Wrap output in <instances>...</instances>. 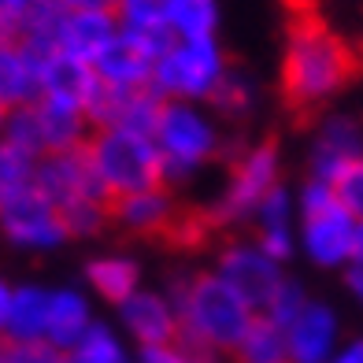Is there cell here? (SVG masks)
I'll use <instances>...</instances> for the list:
<instances>
[{
    "label": "cell",
    "instance_id": "obj_1",
    "mask_svg": "<svg viewBox=\"0 0 363 363\" xmlns=\"http://www.w3.org/2000/svg\"><path fill=\"white\" fill-rule=\"evenodd\" d=\"M359 74L356 48L337 38L326 23H319L311 11H301L286 34L282 52V104L296 123H308L334 101V96Z\"/></svg>",
    "mask_w": 363,
    "mask_h": 363
},
{
    "label": "cell",
    "instance_id": "obj_2",
    "mask_svg": "<svg viewBox=\"0 0 363 363\" xmlns=\"http://www.w3.org/2000/svg\"><path fill=\"white\" fill-rule=\"evenodd\" d=\"M178 311V341L189 345L196 356L216 359L230 356L245 337L256 311L230 289L216 271L204 274H171L167 289Z\"/></svg>",
    "mask_w": 363,
    "mask_h": 363
},
{
    "label": "cell",
    "instance_id": "obj_3",
    "mask_svg": "<svg viewBox=\"0 0 363 363\" xmlns=\"http://www.w3.org/2000/svg\"><path fill=\"white\" fill-rule=\"evenodd\" d=\"M89 163L108 196H130V193H145V189H160L167 186V167L152 138L145 134H130V130H93L86 141ZM171 189V186H167Z\"/></svg>",
    "mask_w": 363,
    "mask_h": 363
},
{
    "label": "cell",
    "instance_id": "obj_4",
    "mask_svg": "<svg viewBox=\"0 0 363 363\" xmlns=\"http://www.w3.org/2000/svg\"><path fill=\"white\" fill-rule=\"evenodd\" d=\"M296 211H301V245L315 267H349L352 263V238H356V219L345 211L337 201V189L330 182L308 178L301 196H296Z\"/></svg>",
    "mask_w": 363,
    "mask_h": 363
},
{
    "label": "cell",
    "instance_id": "obj_5",
    "mask_svg": "<svg viewBox=\"0 0 363 363\" xmlns=\"http://www.w3.org/2000/svg\"><path fill=\"white\" fill-rule=\"evenodd\" d=\"M156 148L167 167V186H178L223 152V134L189 101H167L156 126Z\"/></svg>",
    "mask_w": 363,
    "mask_h": 363
},
{
    "label": "cell",
    "instance_id": "obj_6",
    "mask_svg": "<svg viewBox=\"0 0 363 363\" xmlns=\"http://www.w3.org/2000/svg\"><path fill=\"white\" fill-rule=\"evenodd\" d=\"M278 174H282V145L274 138L245 145L241 152L230 160V178H226L223 196L208 208L216 230L249 223L252 211L259 208V201L278 186Z\"/></svg>",
    "mask_w": 363,
    "mask_h": 363
},
{
    "label": "cell",
    "instance_id": "obj_7",
    "mask_svg": "<svg viewBox=\"0 0 363 363\" xmlns=\"http://www.w3.org/2000/svg\"><path fill=\"white\" fill-rule=\"evenodd\" d=\"M230 71V60L223 52L219 38H196L174 41L152 67V89L163 101H211V93Z\"/></svg>",
    "mask_w": 363,
    "mask_h": 363
},
{
    "label": "cell",
    "instance_id": "obj_8",
    "mask_svg": "<svg viewBox=\"0 0 363 363\" xmlns=\"http://www.w3.org/2000/svg\"><path fill=\"white\" fill-rule=\"evenodd\" d=\"M34 186L60 208V216H67L74 208H89V204H111L108 189L101 186V178H96L89 163L86 145L41 156L34 167Z\"/></svg>",
    "mask_w": 363,
    "mask_h": 363
},
{
    "label": "cell",
    "instance_id": "obj_9",
    "mask_svg": "<svg viewBox=\"0 0 363 363\" xmlns=\"http://www.w3.org/2000/svg\"><path fill=\"white\" fill-rule=\"evenodd\" d=\"M0 230L19 249H56V245L71 238L60 208L48 201L34 182H26L23 189H15L0 201Z\"/></svg>",
    "mask_w": 363,
    "mask_h": 363
},
{
    "label": "cell",
    "instance_id": "obj_10",
    "mask_svg": "<svg viewBox=\"0 0 363 363\" xmlns=\"http://www.w3.org/2000/svg\"><path fill=\"white\" fill-rule=\"evenodd\" d=\"M216 274L234 289L252 311H263L286 282V263L267 256L256 241H230L216 259Z\"/></svg>",
    "mask_w": 363,
    "mask_h": 363
},
{
    "label": "cell",
    "instance_id": "obj_11",
    "mask_svg": "<svg viewBox=\"0 0 363 363\" xmlns=\"http://www.w3.org/2000/svg\"><path fill=\"white\" fill-rule=\"evenodd\" d=\"M163 96L152 86H141V89H108L101 82V93L96 101L89 104L86 119L93 130H130V134H145V138H156V126H160V115H163Z\"/></svg>",
    "mask_w": 363,
    "mask_h": 363
},
{
    "label": "cell",
    "instance_id": "obj_12",
    "mask_svg": "<svg viewBox=\"0 0 363 363\" xmlns=\"http://www.w3.org/2000/svg\"><path fill=\"white\" fill-rule=\"evenodd\" d=\"M363 156V119L356 115H323L308 152V178L334 182Z\"/></svg>",
    "mask_w": 363,
    "mask_h": 363
},
{
    "label": "cell",
    "instance_id": "obj_13",
    "mask_svg": "<svg viewBox=\"0 0 363 363\" xmlns=\"http://www.w3.org/2000/svg\"><path fill=\"white\" fill-rule=\"evenodd\" d=\"M337 334H341V323L334 308H326L323 301H308L301 315L286 323L289 363H330L337 352Z\"/></svg>",
    "mask_w": 363,
    "mask_h": 363
},
{
    "label": "cell",
    "instance_id": "obj_14",
    "mask_svg": "<svg viewBox=\"0 0 363 363\" xmlns=\"http://www.w3.org/2000/svg\"><path fill=\"white\" fill-rule=\"evenodd\" d=\"M96 93H101V78H96L93 63L67 52H52L41 63V101H52L86 115L89 104L96 101Z\"/></svg>",
    "mask_w": 363,
    "mask_h": 363
},
{
    "label": "cell",
    "instance_id": "obj_15",
    "mask_svg": "<svg viewBox=\"0 0 363 363\" xmlns=\"http://www.w3.org/2000/svg\"><path fill=\"white\" fill-rule=\"evenodd\" d=\"M119 323L138 341V349L178 341V311L163 289H138L134 296H126L119 304Z\"/></svg>",
    "mask_w": 363,
    "mask_h": 363
},
{
    "label": "cell",
    "instance_id": "obj_16",
    "mask_svg": "<svg viewBox=\"0 0 363 363\" xmlns=\"http://www.w3.org/2000/svg\"><path fill=\"white\" fill-rule=\"evenodd\" d=\"M178 201L167 186L160 189H145V193H130V196H115L111 201V223L123 226L126 234L138 238H167V230L178 219Z\"/></svg>",
    "mask_w": 363,
    "mask_h": 363
},
{
    "label": "cell",
    "instance_id": "obj_17",
    "mask_svg": "<svg viewBox=\"0 0 363 363\" xmlns=\"http://www.w3.org/2000/svg\"><path fill=\"white\" fill-rule=\"evenodd\" d=\"M115 38H119L115 11H67L60 26V52L93 63Z\"/></svg>",
    "mask_w": 363,
    "mask_h": 363
},
{
    "label": "cell",
    "instance_id": "obj_18",
    "mask_svg": "<svg viewBox=\"0 0 363 363\" xmlns=\"http://www.w3.org/2000/svg\"><path fill=\"white\" fill-rule=\"evenodd\" d=\"M41 101V60L19 41L0 48V104L26 108Z\"/></svg>",
    "mask_w": 363,
    "mask_h": 363
},
{
    "label": "cell",
    "instance_id": "obj_19",
    "mask_svg": "<svg viewBox=\"0 0 363 363\" xmlns=\"http://www.w3.org/2000/svg\"><path fill=\"white\" fill-rule=\"evenodd\" d=\"M152 67L156 63L148 60L141 48L130 41L123 30L101 56L93 60V71L96 78L104 82L108 89H141V86H152Z\"/></svg>",
    "mask_w": 363,
    "mask_h": 363
},
{
    "label": "cell",
    "instance_id": "obj_20",
    "mask_svg": "<svg viewBox=\"0 0 363 363\" xmlns=\"http://www.w3.org/2000/svg\"><path fill=\"white\" fill-rule=\"evenodd\" d=\"M89 326H93V311H89V301L78 289H56L48 296V330H45L48 345L71 352L86 337Z\"/></svg>",
    "mask_w": 363,
    "mask_h": 363
},
{
    "label": "cell",
    "instance_id": "obj_21",
    "mask_svg": "<svg viewBox=\"0 0 363 363\" xmlns=\"http://www.w3.org/2000/svg\"><path fill=\"white\" fill-rule=\"evenodd\" d=\"M86 278H89V286L96 289V296H104V301L115 304V308H119L126 296H134L141 289V267H138V259L119 256V252L89 259L86 263Z\"/></svg>",
    "mask_w": 363,
    "mask_h": 363
},
{
    "label": "cell",
    "instance_id": "obj_22",
    "mask_svg": "<svg viewBox=\"0 0 363 363\" xmlns=\"http://www.w3.org/2000/svg\"><path fill=\"white\" fill-rule=\"evenodd\" d=\"M48 289L38 286H23L11 293V311L4 323L0 341H45L48 330Z\"/></svg>",
    "mask_w": 363,
    "mask_h": 363
},
{
    "label": "cell",
    "instance_id": "obj_23",
    "mask_svg": "<svg viewBox=\"0 0 363 363\" xmlns=\"http://www.w3.org/2000/svg\"><path fill=\"white\" fill-rule=\"evenodd\" d=\"M38 123H41V138H45V156L48 152H67V148H82L89 141L93 126L82 111L63 108L52 101H38Z\"/></svg>",
    "mask_w": 363,
    "mask_h": 363
},
{
    "label": "cell",
    "instance_id": "obj_24",
    "mask_svg": "<svg viewBox=\"0 0 363 363\" xmlns=\"http://www.w3.org/2000/svg\"><path fill=\"white\" fill-rule=\"evenodd\" d=\"M234 363H289V349H286V330L278 326L274 319L259 315L249 323L245 330V337L234 345V352H230Z\"/></svg>",
    "mask_w": 363,
    "mask_h": 363
},
{
    "label": "cell",
    "instance_id": "obj_25",
    "mask_svg": "<svg viewBox=\"0 0 363 363\" xmlns=\"http://www.w3.org/2000/svg\"><path fill=\"white\" fill-rule=\"evenodd\" d=\"M171 30L178 41L219 38V0H174Z\"/></svg>",
    "mask_w": 363,
    "mask_h": 363
},
{
    "label": "cell",
    "instance_id": "obj_26",
    "mask_svg": "<svg viewBox=\"0 0 363 363\" xmlns=\"http://www.w3.org/2000/svg\"><path fill=\"white\" fill-rule=\"evenodd\" d=\"M0 141L15 152H23L30 160H41L45 156V138H41V123H38V108L26 104V108H11L4 115V126H0Z\"/></svg>",
    "mask_w": 363,
    "mask_h": 363
},
{
    "label": "cell",
    "instance_id": "obj_27",
    "mask_svg": "<svg viewBox=\"0 0 363 363\" xmlns=\"http://www.w3.org/2000/svg\"><path fill=\"white\" fill-rule=\"evenodd\" d=\"M67 363H134L126 352V345L115 337V330L104 326V323H93L86 330L74 349L67 352Z\"/></svg>",
    "mask_w": 363,
    "mask_h": 363
},
{
    "label": "cell",
    "instance_id": "obj_28",
    "mask_svg": "<svg viewBox=\"0 0 363 363\" xmlns=\"http://www.w3.org/2000/svg\"><path fill=\"white\" fill-rule=\"evenodd\" d=\"M208 104H216V111L230 115V119L249 115L256 108V82H252V74H245L241 67H230L223 74V82L216 86V93H211Z\"/></svg>",
    "mask_w": 363,
    "mask_h": 363
},
{
    "label": "cell",
    "instance_id": "obj_29",
    "mask_svg": "<svg viewBox=\"0 0 363 363\" xmlns=\"http://www.w3.org/2000/svg\"><path fill=\"white\" fill-rule=\"evenodd\" d=\"M174 0H119V30H171ZM174 34V30H171Z\"/></svg>",
    "mask_w": 363,
    "mask_h": 363
},
{
    "label": "cell",
    "instance_id": "obj_30",
    "mask_svg": "<svg viewBox=\"0 0 363 363\" xmlns=\"http://www.w3.org/2000/svg\"><path fill=\"white\" fill-rule=\"evenodd\" d=\"M293 216H296V201L289 196V189L278 182V186L263 196L259 208L252 211V226L256 230H271V226H293Z\"/></svg>",
    "mask_w": 363,
    "mask_h": 363
},
{
    "label": "cell",
    "instance_id": "obj_31",
    "mask_svg": "<svg viewBox=\"0 0 363 363\" xmlns=\"http://www.w3.org/2000/svg\"><path fill=\"white\" fill-rule=\"evenodd\" d=\"M311 301V296L304 293V286L296 282V278H286L282 282V289H278L274 296H271V304L259 311V315H267V319H274L278 326L286 330V323H293L296 315H301V308Z\"/></svg>",
    "mask_w": 363,
    "mask_h": 363
},
{
    "label": "cell",
    "instance_id": "obj_32",
    "mask_svg": "<svg viewBox=\"0 0 363 363\" xmlns=\"http://www.w3.org/2000/svg\"><path fill=\"white\" fill-rule=\"evenodd\" d=\"M4 363H67V352L48 341H0Z\"/></svg>",
    "mask_w": 363,
    "mask_h": 363
},
{
    "label": "cell",
    "instance_id": "obj_33",
    "mask_svg": "<svg viewBox=\"0 0 363 363\" xmlns=\"http://www.w3.org/2000/svg\"><path fill=\"white\" fill-rule=\"evenodd\" d=\"M334 189H337V201L345 204V211L352 219H363V156L334 182Z\"/></svg>",
    "mask_w": 363,
    "mask_h": 363
},
{
    "label": "cell",
    "instance_id": "obj_34",
    "mask_svg": "<svg viewBox=\"0 0 363 363\" xmlns=\"http://www.w3.org/2000/svg\"><path fill=\"white\" fill-rule=\"evenodd\" d=\"M134 363H208V359L196 356L189 345L167 341V345H148V349H138V359Z\"/></svg>",
    "mask_w": 363,
    "mask_h": 363
},
{
    "label": "cell",
    "instance_id": "obj_35",
    "mask_svg": "<svg viewBox=\"0 0 363 363\" xmlns=\"http://www.w3.org/2000/svg\"><path fill=\"white\" fill-rule=\"evenodd\" d=\"M26 11H30V0H0V26H15V30H19Z\"/></svg>",
    "mask_w": 363,
    "mask_h": 363
},
{
    "label": "cell",
    "instance_id": "obj_36",
    "mask_svg": "<svg viewBox=\"0 0 363 363\" xmlns=\"http://www.w3.org/2000/svg\"><path fill=\"white\" fill-rule=\"evenodd\" d=\"M67 11H115L119 0H63Z\"/></svg>",
    "mask_w": 363,
    "mask_h": 363
},
{
    "label": "cell",
    "instance_id": "obj_37",
    "mask_svg": "<svg viewBox=\"0 0 363 363\" xmlns=\"http://www.w3.org/2000/svg\"><path fill=\"white\" fill-rule=\"evenodd\" d=\"M345 286H349V293L363 304V263H349V267H345Z\"/></svg>",
    "mask_w": 363,
    "mask_h": 363
},
{
    "label": "cell",
    "instance_id": "obj_38",
    "mask_svg": "<svg viewBox=\"0 0 363 363\" xmlns=\"http://www.w3.org/2000/svg\"><path fill=\"white\" fill-rule=\"evenodd\" d=\"M330 363H363V337H356V341L345 345V349H337Z\"/></svg>",
    "mask_w": 363,
    "mask_h": 363
},
{
    "label": "cell",
    "instance_id": "obj_39",
    "mask_svg": "<svg viewBox=\"0 0 363 363\" xmlns=\"http://www.w3.org/2000/svg\"><path fill=\"white\" fill-rule=\"evenodd\" d=\"M11 293L15 289H8L4 282H0V334H4V323H8V311H11Z\"/></svg>",
    "mask_w": 363,
    "mask_h": 363
},
{
    "label": "cell",
    "instance_id": "obj_40",
    "mask_svg": "<svg viewBox=\"0 0 363 363\" xmlns=\"http://www.w3.org/2000/svg\"><path fill=\"white\" fill-rule=\"evenodd\" d=\"M352 263H363V219H356V238H352Z\"/></svg>",
    "mask_w": 363,
    "mask_h": 363
},
{
    "label": "cell",
    "instance_id": "obj_41",
    "mask_svg": "<svg viewBox=\"0 0 363 363\" xmlns=\"http://www.w3.org/2000/svg\"><path fill=\"white\" fill-rule=\"evenodd\" d=\"M293 4L301 8V11H308V4H311V0H293Z\"/></svg>",
    "mask_w": 363,
    "mask_h": 363
},
{
    "label": "cell",
    "instance_id": "obj_42",
    "mask_svg": "<svg viewBox=\"0 0 363 363\" xmlns=\"http://www.w3.org/2000/svg\"><path fill=\"white\" fill-rule=\"evenodd\" d=\"M4 115H8V108H4V104H0V126H4Z\"/></svg>",
    "mask_w": 363,
    "mask_h": 363
},
{
    "label": "cell",
    "instance_id": "obj_43",
    "mask_svg": "<svg viewBox=\"0 0 363 363\" xmlns=\"http://www.w3.org/2000/svg\"><path fill=\"white\" fill-rule=\"evenodd\" d=\"M0 363H4V359H0Z\"/></svg>",
    "mask_w": 363,
    "mask_h": 363
},
{
    "label": "cell",
    "instance_id": "obj_44",
    "mask_svg": "<svg viewBox=\"0 0 363 363\" xmlns=\"http://www.w3.org/2000/svg\"><path fill=\"white\" fill-rule=\"evenodd\" d=\"M208 363H211V359H208Z\"/></svg>",
    "mask_w": 363,
    "mask_h": 363
}]
</instances>
